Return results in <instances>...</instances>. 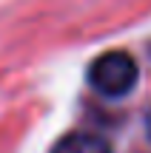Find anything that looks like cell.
<instances>
[{
  "label": "cell",
  "instance_id": "obj_1",
  "mask_svg": "<svg viewBox=\"0 0 151 153\" xmlns=\"http://www.w3.org/2000/svg\"><path fill=\"white\" fill-rule=\"evenodd\" d=\"M137 79H140L137 60L125 51H106L89 65V85L108 99H120L131 94Z\"/></svg>",
  "mask_w": 151,
  "mask_h": 153
},
{
  "label": "cell",
  "instance_id": "obj_2",
  "mask_svg": "<svg viewBox=\"0 0 151 153\" xmlns=\"http://www.w3.org/2000/svg\"><path fill=\"white\" fill-rule=\"evenodd\" d=\"M51 153H111V145L97 133H86V131H71L66 136H60L54 142Z\"/></svg>",
  "mask_w": 151,
  "mask_h": 153
},
{
  "label": "cell",
  "instance_id": "obj_3",
  "mask_svg": "<svg viewBox=\"0 0 151 153\" xmlns=\"http://www.w3.org/2000/svg\"><path fill=\"white\" fill-rule=\"evenodd\" d=\"M146 136H148V142H151V111L146 114Z\"/></svg>",
  "mask_w": 151,
  "mask_h": 153
}]
</instances>
